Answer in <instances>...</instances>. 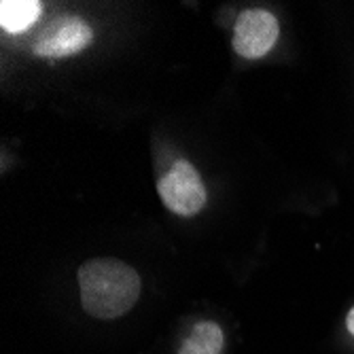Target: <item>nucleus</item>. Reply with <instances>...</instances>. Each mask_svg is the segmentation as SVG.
I'll use <instances>...</instances> for the list:
<instances>
[{"instance_id":"1","label":"nucleus","mask_w":354,"mask_h":354,"mask_svg":"<svg viewBox=\"0 0 354 354\" xmlns=\"http://www.w3.org/2000/svg\"><path fill=\"white\" fill-rule=\"evenodd\" d=\"M81 308L95 320H115L132 312L142 293L140 274L121 259H89L79 268Z\"/></svg>"},{"instance_id":"2","label":"nucleus","mask_w":354,"mask_h":354,"mask_svg":"<svg viewBox=\"0 0 354 354\" xmlns=\"http://www.w3.org/2000/svg\"><path fill=\"white\" fill-rule=\"evenodd\" d=\"M157 193L162 204L176 216L191 218L206 208L208 191L191 162L176 159L166 174L157 180Z\"/></svg>"},{"instance_id":"3","label":"nucleus","mask_w":354,"mask_h":354,"mask_svg":"<svg viewBox=\"0 0 354 354\" xmlns=\"http://www.w3.org/2000/svg\"><path fill=\"white\" fill-rule=\"evenodd\" d=\"M280 37V24L274 13L266 9H246L238 15L234 26V51L246 59L268 55Z\"/></svg>"},{"instance_id":"4","label":"nucleus","mask_w":354,"mask_h":354,"mask_svg":"<svg viewBox=\"0 0 354 354\" xmlns=\"http://www.w3.org/2000/svg\"><path fill=\"white\" fill-rule=\"evenodd\" d=\"M93 43V30L87 21L81 17H64L55 21L45 35L35 45L37 57H71L75 53H81Z\"/></svg>"},{"instance_id":"5","label":"nucleus","mask_w":354,"mask_h":354,"mask_svg":"<svg viewBox=\"0 0 354 354\" xmlns=\"http://www.w3.org/2000/svg\"><path fill=\"white\" fill-rule=\"evenodd\" d=\"M225 348L223 327L214 320H200L183 337L178 354H221Z\"/></svg>"},{"instance_id":"6","label":"nucleus","mask_w":354,"mask_h":354,"mask_svg":"<svg viewBox=\"0 0 354 354\" xmlns=\"http://www.w3.org/2000/svg\"><path fill=\"white\" fill-rule=\"evenodd\" d=\"M43 5L37 0H3L0 3V28L9 35H19L37 24Z\"/></svg>"},{"instance_id":"7","label":"nucleus","mask_w":354,"mask_h":354,"mask_svg":"<svg viewBox=\"0 0 354 354\" xmlns=\"http://www.w3.org/2000/svg\"><path fill=\"white\" fill-rule=\"evenodd\" d=\"M346 331H348V335L352 337V342H354V306L348 310V314H346Z\"/></svg>"}]
</instances>
